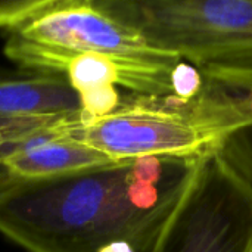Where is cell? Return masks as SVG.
Here are the masks:
<instances>
[{
  "label": "cell",
  "mask_w": 252,
  "mask_h": 252,
  "mask_svg": "<svg viewBox=\"0 0 252 252\" xmlns=\"http://www.w3.org/2000/svg\"><path fill=\"white\" fill-rule=\"evenodd\" d=\"M207 158L146 157L44 180L0 170V233L28 252H157Z\"/></svg>",
  "instance_id": "6da1fadb"
},
{
  "label": "cell",
  "mask_w": 252,
  "mask_h": 252,
  "mask_svg": "<svg viewBox=\"0 0 252 252\" xmlns=\"http://www.w3.org/2000/svg\"><path fill=\"white\" fill-rule=\"evenodd\" d=\"M245 123L235 99L207 80L192 102L134 94L100 120H72L66 134L117 162L146 157L196 161L213 157Z\"/></svg>",
  "instance_id": "7a4b0ae2"
},
{
  "label": "cell",
  "mask_w": 252,
  "mask_h": 252,
  "mask_svg": "<svg viewBox=\"0 0 252 252\" xmlns=\"http://www.w3.org/2000/svg\"><path fill=\"white\" fill-rule=\"evenodd\" d=\"M6 56L35 74L62 75L81 53H97L123 63H176L174 52L154 47L103 0H46L24 22L6 30Z\"/></svg>",
  "instance_id": "3957f363"
},
{
  "label": "cell",
  "mask_w": 252,
  "mask_h": 252,
  "mask_svg": "<svg viewBox=\"0 0 252 252\" xmlns=\"http://www.w3.org/2000/svg\"><path fill=\"white\" fill-rule=\"evenodd\" d=\"M157 49L202 68L252 63V0H103Z\"/></svg>",
  "instance_id": "277c9868"
},
{
  "label": "cell",
  "mask_w": 252,
  "mask_h": 252,
  "mask_svg": "<svg viewBox=\"0 0 252 252\" xmlns=\"http://www.w3.org/2000/svg\"><path fill=\"white\" fill-rule=\"evenodd\" d=\"M252 199L208 157L157 252H244Z\"/></svg>",
  "instance_id": "5b68a950"
},
{
  "label": "cell",
  "mask_w": 252,
  "mask_h": 252,
  "mask_svg": "<svg viewBox=\"0 0 252 252\" xmlns=\"http://www.w3.org/2000/svg\"><path fill=\"white\" fill-rule=\"evenodd\" d=\"M80 117V100L63 75L0 71V130Z\"/></svg>",
  "instance_id": "8992f818"
},
{
  "label": "cell",
  "mask_w": 252,
  "mask_h": 252,
  "mask_svg": "<svg viewBox=\"0 0 252 252\" xmlns=\"http://www.w3.org/2000/svg\"><path fill=\"white\" fill-rule=\"evenodd\" d=\"M77 118L62 120L31 133L18 151L3 161L0 170L19 180H44L117 162L66 134L68 124Z\"/></svg>",
  "instance_id": "52a82bcc"
},
{
  "label": "cell",
  "mask_w": 252,
  "mask_h": 252,
  "mask_svg": "<svg viewBox=\"0 0 252 252\" xmlns=\"http://www.w3.org/2000/svg\"><path fill=\"white\" fill-rule=\"evenodd\" d=\"M199 69L208 81L235 99L247 121L226 139L214 154V159L252 199V63H210Z\"/></svg>",
  "instance_id": "ba28073f"
},
{
  "label": "cell",
  "mask_w": 252,
  "mask_h": 252,
  "mask_svg": "<svg viewBox=\"0 0 252 252\" xmlns=\"http://www.w3.org/2000/svg\"><path fill=\"white\" fill-rule=\"evenodd\" d=\"M207 80L202 71L193 63L182 59L179 61L170 74L171 96L180 102H192L196 99L205 89Z\"/></svg>",
  "instance_id": "9c48e42d"
},
{
  "label": "cell",
  "mask_w": 252,
  "mask_h": 252,
  "mask_svg": "<svg viewBox=\"0 0 252 252\" xmlns=\"http://www.w3.org/2000/svg\"><path fill=\"white\" fill-rule=\"evenodd\" d=\"M44 0H0V27L9 30L35 13Z\"/></svg>",
  "instance_id": "30bf717a"
},
{
  "label": "cell",
  "mask_w": 252,
  "mask_h": 252,
  "mask_svg": "<svg viewBox=\"0 0 252 252\" xmlns=\"http://www.w3.org/2000/svg\"><path fill=\"white\" fill-rule=\"evenodd\" d=\"M50 126V124H46ZM46 126H32V127H22V128H10V130H0V165L3 161L15 154L22 142L35 130L46 127Z\"/></svg>",
  "instance_id": "8fae6325"
},
{
  "label": "cell",
  "mask_w": 252,
  "mask_h": 252,
  "mask_svg": "<svg viewBox=\"0 0 252 252\" xmlns=\"http://www.w3.org/2000/svg\"><path fill=\"white\" fill-rule=\"evenodd\" d=\"M244 252H252V235L251 238H250V241H248V244H247V247H245V250Z\"/></svg>",
  "instance_id": "7c38bea8"
}]
</instances>
